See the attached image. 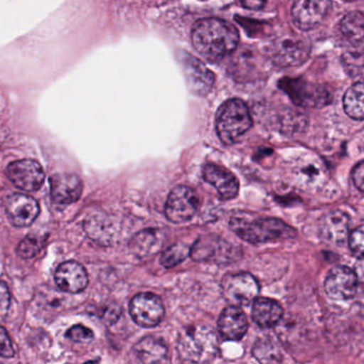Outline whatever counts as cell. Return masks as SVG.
Masks as SVG:
<instances>
[{
	"mask_svg": "<svg viewBox=\"0 0 364 364\" xmlns=\"http://www.w3.org/2000/svg\"><path fill=\"white\" fill-rule=\"evenodd\" d=\"M237 28L222 18L199 19L192 29V43L201 57L218 62L232 53L239 44Z\"/></svg>",
	"mask_w": 364,
	"mask_h": 364,
	"instance_id": "1",
	"label": "cell"
},
{
	"mask_svg": "<svg viewBox=\"0 0 364 364\" xmlns=\"http://www.w3.org/2000/svg\"><path fill=\"white\" fill-rule=\"evenodd\" d=\"M218 340L212 327L193 325L182 331L178 340V353L186 363L205 364L215 358Z\"/></svg>",
	"mask_w": 364,
	"mask_h": 364,
	"instance_id": "2",
	"label": "cell"
},
{
	"mask_svg": "<svg viewBox=\"0 0 364 364\" xmlns=\"http://www.w3.org/2000/svg\"><path fill=\"white\" fill-rule=\"evenodd\" d=\"M230 228L244 241L254 244L296 237V231L278 218H232Z\"/></svg>",
	"mask_w": 364,
	"mask_h": 364,
	"instance_id": "3",
	"label": "cell"
},
{
	"mask_svg": "<svg viewBox=\"0 0 364 364\" xmlns=\"http://www.w3.org/2000/svg\"><path fill=\"white\" fill-rule=\"evenodd\" d=\"M252 125V115L247 105L237 98L227 100L216 113V132L224 144H235L250 129Z\"/></svg>",
	"mask_w": 364,
	"mask_h": 364,
	"instance_id": "4",
	"label": "cell"
},
{
	"mask_svg": "<svg viewBox=\"0 0 364 364\" xmlns=\"http://www.w3.org/2000/svg\"><path fill=\"white\" fill-rule=\"evenodd\" d=\"M222 293L230 306H248L258 296V282L248 273L227 275L222 282Z\"/></svg>",
	"mask_w": 364,
	"mask_h": 364,
	"instance_id": "5",
	"label": "cell"
},
{
	"mask_svg": "<svg viewBox=\"0 0 364 364\" xmlns=\"http://www.w3.org/2000/svg\"><path fill=\"white\" fill-rule=\"evenodd\" d=\"M130 316L139 326L153 328L164 320L166 309L161 299L153 293H140L130 301Z\"/></svg>",
	"mask_w": 364,
	"mask_h": 364,
	"instance_id": "6",
	"label": "cell"
},
{
	"mask_svg": "<svg viewBox=\"0 0 364 364\" xmlns=\"http://www.w3.org/2000/svg\"><path fill=\"white\" fill-rule=\"evenodd\" d=\"M239 250L220 237L205 235L197 240L196 243L191 248L190 255L195 261L228 263L240 258L241 254Z\"/></svg>",
	"mask_w": 364,
	"mask_h": 364,
	"instance_id": "7",
	"label": "cell"
},
{
	"mask_svg": "<svg viewBox=\"0 0 364 364\" xmlns=\"http://www.w3.org/2000/svg\"><path fill=\"white\" fill-rule=\"evenodd\" d=\"M199 197L193 188L186 186H176L168 195L166 205V215L171 222H188L196 213Z\"/></svg>",
	"mask_w": 364,
	"mask_h": 364,
	"instance_id": "8",
	"label": "cell"
},
{
	"mask_svg": "<svg viewBox=\"0 0 364 364\" xmlns=\"http://www.w3.org/2000/svg\"><path fill=\"white\" fill-rule=\"evenodd\" d=\"M6 176L16 188L27 192H36L45 181L42 166L31 159L12 162L6 168Z\"/></svg>",
	"mask_w": 364,
	"mask_h": 364,
	"instance_id": "9",
	"label": "cell"
},
{
	"mask_svg": "<svg viewBox=\"0 0 364 364\" xmlns=\"http://www.w3.org/2000/svg\"><path fill=\"white\" fill-rule=\"evenodd\" d=\"M325 292L335 301H348L356 295L358 278L354 269L348 267H333L324 284Z\"/></svg>",
	"mask_w": 364,
	"mask_h": 364,
	"instance_id": "10",
	"label": "cell"
},
{
	"mask_svg": "<svg viewBox=\"0 0 364 364\" xmlns=\"http://www.w3.org/2000/svg\"><path fill=\"white\" fill-rule=\"evenodd\" d=\"M182 68L188 90L195 95L205 96L213 87V73L200 61L193 55L183 53L181 58Z\"/></svg>",
	"mask_w": 364,
	"mask_h": 364,
	"instance_id": "11",
	"label": "cell"
},
{
	"mask_svg": "<svg viewBox=\"0 0 364 364\" xmlns=\"http://www.w3.org/2000/svg\"><path fill=\"white\" fill-rule=\"evenodd\" d=\"M331 9V0H295L292 19L303 31L314 29L322 23Z\"/></svg>",
	"mask_w": 364,
	"mask_h": 364,
	"instance_id": "12",
	"label": "cell"
},
{
	"mask_svg": "<svg viewBox=\"0 0 364 364\" xmlns=\"http://www.w3.org/2000/svg\"><path fill=\"white\" fill-rule=\"evenodd\" d=\"M6 215L15 227L30 226L40 214L38 201L26 194L11 195L4 201Z\"/></svg>",
	"mask_w": 364,
	"mask_h": 364,
	"instance_id": "13",
	"label": "cell"
},
{
	"mask_svg": "<svg viewBox=\"0 0 364 364\" xmlns=\"http://www.w3.org/2000/svg\"><path fill=\"white\" fill-rule=\"evenodd\" d=\"M55 282L59 289L68 293H80L89 284V276L80 263L68 261L59 265L55 274Z\"/></svg>",
	"mask_w": 364,
	"mask_h": 364,
	"instance_id": "14",
	"label": "cell"
},
{
	"mask_svg": "<svg viewBox=\"0 0 364 364\" xmlns=\"http://www.w3.org/2000/svg\"><path fill=\"white\" fill-rule=\"evenodd\" d=\"M310 47L303 38H286L273 51V61L282 68L299 65L307 60Z\"/></svg>",
	"mask_w": 364,
	"mask_h": 364,
	"instance_id": "15",
	"label": "cell"
},
{
	"mask_svg": "<svg viewBox=\"0 0 364 364\" xmlns=\"http://www.w3.org/2000/svg\"><path fill=\"white\" fill-rule=\"evenodd\" d=\"M83 184L75 174H55L50 179V196L53 203L70 205L80 198Z\"/></svg>",
	"mask_w": 364,
	"mask_h": 364,
	"instance_id": "16",
	"label": "cell"
},
{
	"mask_svg": "<svg viewBox=\"0 0 364 364\" xmlns=\"http://www.w3.org/2000/svg\"><path fill=\"white\" fill-rule=\"evenodd\" d=\"M203 179L216 188L218 195L225 200L233 199L239 193L240 184L237 177L220 166L207 164L203 168Z\"/></svg>",
	"mask_w": 364,
	"mask_h": 364,
	"instance_id": "17",
	"label": "cell"
},
{
	"mask_svg": "<svg viewBox=\"0 0 364 364\" xmlns=\"http://www.w3.org/2000/svg\"><path fill=\"white\" fill-rule=\"evenodd\" d=\"M218 331L228 341H240L248 331V321L241 308L229 306L218 318Z\"/></svg>",
	"mask_w": 364,
	"mask_h": 364,
	"instance_id": "18",
	"label": "cell"
},
{
	"mask_svg": "<svg viewBox=\"0 0 364 364\" xmlns=\"http://www.w3.org/2000/svg\"><path fill=\"white\" fill-rule=\"evenodd\" d=\"M280 87L290 95L296 105L314 107V105L324 104L323 90L305 82L301 79H282Z\"/></svg>",
	"mask_w": 364,
	"mask_h": 364,
	"instance_id": "19",
	"label": "cell"
},
{
	"mask_svg": "<svg viewBox=\"0 0 364 364\" xmlns=\"http://www.w3.org/2000/svg\"><path fill=\"white\" fill-rule=\"evenodd\" d=\"M321 232L329 243L341 245L350 237V216L340 210L329 212L323 218Z\"/></svg>",
	"mask_w": 364,
	"mask_h": 364,
	"instance_id": "20",
	"label": "cell"
},
{
	"mask_svg": "<svg viewBox=\"0 0 364 364\" xmlns=\"http://www.w3.org/2000/svg\"><path fill=\"white\" fill-rule=\"evenodd\" d=\"M284 309L278 301L265 297L255 299L252 318L262 328H272L282 320Z\"/></svg>",
	"mask_w": 364,
	"mask_h": 364,
	"instance_id": "21",
	"label": "cell"
},
{
	"mask_svg": "<svg viewBox=\"0 0 364 364\" xmlns=\"http://www.w3.org/2000/svg\"><path fill=\"white\" fill-rule=\"evenodd\" d=\"M164 237L157 229H146L134 235L130 242V250L139 258L153 256L161 250Z\"/></svg>",
	"mask_w": 364,
	"mask_h": 364,
	"instance_id": "22",
	"label": "cell"
},
{
	"mask_svg": "<svg viewBox=\"0 0 364 364\" xmlns=\"http://www.w3.org/2000/svg\"><path fill=\"white\" fill-rule=\"evenodd\" d=\"M168 346L159 338L146 337L134 346L139 360L144 364H162L168 358Z\"/></svg>",
	"mask_w": 364,
	"mask_h": 364,
	"instance_id": "23",
	"label": "cell"
},
{
	"mask_svg": "<svg viewBox=\"0 0 364 364\" xmlns=\"http://www.w3.org/2000/svg\"><path fill=\"white\" fill-rule=\"evenodd\" d=\"M344 110L356 121L364 119V80L353 85L343 98Z\"/></svg>",
	"mask_w": 364,
	"mask_h": 364,
	"instance_id": "24",
	"label": "cell"
},
{
	"mask_svg": "<svg viewBox=\"0 0 364 364\" xmlns=\"http://www.w3.org/2000/svg\"><path fill=\"white\" fill-rule=\"evenodd\" d=\"M340 30L348 42H363L364 14L357 11L348 13L340 21Z\"/></svg>",
	"mask_w": 364,
	"mask_h": 364,
	"instance_id": "25",
	"label": "cell"
},
{
	"mask_svg": "<svg viewBox=\"0 0 364 364\" xmlns=\"http://www.w3.org/2000/svg\"><path fill=\"white\" fill-rule=\"evenodd\" d=\"M252 354L260 364H282V350L271 338L257 340Z\"/></svg>",
	"mask_w": 364,
	"mask_h": 364,
	"instance_id": "26",
	"label": "cell"
},
{
	"mask_svg": "<svg viewBox=\"0 0 364 364\" xmlns=\"http://www.w3.org/2000/svg\"><path fill=\"white\" fill-rule=\"evenodd\" d=\"M45 240L46 237L30 233L17 246V255L23 259L34 258L42 250Z\"/></svg>",
	"mask_w": 364,
	"mask_h": 364,
	"instance_id": "27",
	"label": "cell"
},
{
	"mask_svg": "<svg viewBox=\"0 0 364 364\" xmlns=\"http://www.w3.org/2000/svg\"><path fill=\"white\" fill-rule=\"evenodd\" d=\"M191 250L186 244L178 243L168 247L161 257V264L166 269L176 267L190 255Z\"/></svg>",
	"mask_w": 364,
	"mask_h": 364,
	"instance_id": "28",
	"label": "cell"
},
{
	"mask_svg": "<svg viewBox=\"0 0 364 364\" xmlns=\"http://www.w3.org/2000/svg\"><path fill=\"white\" fill-rule=\"evenodd\" d=\"M299 178L303 181L301 183L305 186H314V183L323 181V168L318 164H307V166L301 168V173H299Z\"/></svg>",
	"mask_w": 364,
	"mask_h": 364,
	"instance_id": "29",
	"label": "cell"
},
{
	"mask_svg": "<svg viewBox=\"0 0 364 364\" xmlns=\"http://www.w3.org/2000/svg\"><path fill=\"white\" fill-rule=\"evenodd\" d=\"M348 245L353 254L358 259L364 258V225L357 227L350 237H348Z\"/></svg>",
	"mask_w": 364,
	"mask_h": 364,
	"instance_id": "30",
	"label": "cell"
},
{
	"mask_svg": "<svg viewBox=\"0 0 364 364\" xmlns=\"http://www.w3.org/2000/svg\"><path fill=\"white\" fill-rule=\"evenodd\" d=\"M66 337L74 342H90L93 340L94 333L87 327L75 325L66 333Z\"/></svg>",
	"mask_w": 364,
	"mask_h": 364,
	"instance_id": "31",
	"label": "cell"
},
{
	"mask_svg": "<svg viewBox=\"0 0 364 364\" xmlns=\"http://www.w3.org/2000/svg\"><path fill=\"white\" fill-rule=\"evenodd\" d=\"M14 354V348L8 333L4 327L0 326V356L4 358H12Z\"/></svg>",
	"mask_w": 364,
	"mask_h": 364,
	"instance_id": "32",
	"label": "cell"
},
{
	"mask_svg": "<svg viewBox=\"0 0 364 364\" xmlns=\"http://www.w3.org/2000/svg\"><path fill=\"white\" fill-rule=\"evenodd\" d=\"M11 294L6 282H0V318L8 314L10 308Z\"/></svg>",
	"mask_w": 364,
	"mask_h": 364,
	"instance_id": "33",
	"label": "cell"
},
{
	"mask_svg": "<svg viewBox=\"0 0 364 364\" xmlns=\"http://www.w3.org/2000/svg\"><path fill=\"white\" fill-rule=\"evenodd\" d=\"M122 309L119 305H110L104 310L102 312V318L107 324H115L121 318Z\"/></svg>",
	"mask_w": 364,
	"mask_h": 364,
	"instance_id": "34",
	"label": "cell"
},
{
	"mask_svg": "<svg viewBox=\"0 0 364 364\" xmlns=\"http://www.w3.org/2000/svg\"><path fill=\"white\" fill-rule=\"evenodd\" d=\"M353 181L358 190L364 192V160L359 162L353 171Z\"/></svg>",
	"mask_w": 364,
	"mask_h": 364,
	"instance_id": "35",
	"label": "cell"
},
{
	"mask_svg": "<svg viewBox=\"0 0 364 364\" xmlns=\"http://www.w3.org/2000/svg\"><path fill=\"white\" fill-rule=\"evenodd\" d=\"M244 8L250 9V10L258 11L261 10L265 6L267 0H241Z\"/></svg>",
	"mask_w": 364,
	"mask_h": 364,
	"instance_id": "36",
	"label": "cell"
},
{
	"mask_svg": "<svg viewBox=\"0 0 364 364\" xmlns=\"http://www.w3.org/2000/svg\"><path fill=\"white\" fill-rule=\"evenodd\" d=\"M357 278L360 280L364 284V258L359 259L358 262L356 263V269H355Z\"/></svg>",
	"mask_w": 364,
	"mask_h": 364,
	"instance_id": "37",
	"label": "cell"
},
{
	"mask_svg": "<svg viewBox=\"0 0 364 364\" xmlns=\"http://www.w3.org/2000/svg\"><path fill=\"white\" fill-rule=\"evenodd\" d=\"M85 364H100L97 361H89V363H85Z\"/></svg>",
	"mask_w": 364,
	"mask_h": 364,
	"instance_id": "38",
	"label": "cell"
},
{
	"mask_svg": "<svg viewBox=\"0 0 364 364\" xmlns=\"http://www.w3.org/2000/svg\"><path fill=\"white\" fill-rule=\"evenodd\" d=\"M203 1H205V0H203Z\"/></svg>",
	"mask_w": 364,
	"mask_h": 364,
	"instance_id": "39",
	"label": "cell"
}]
</instances>
